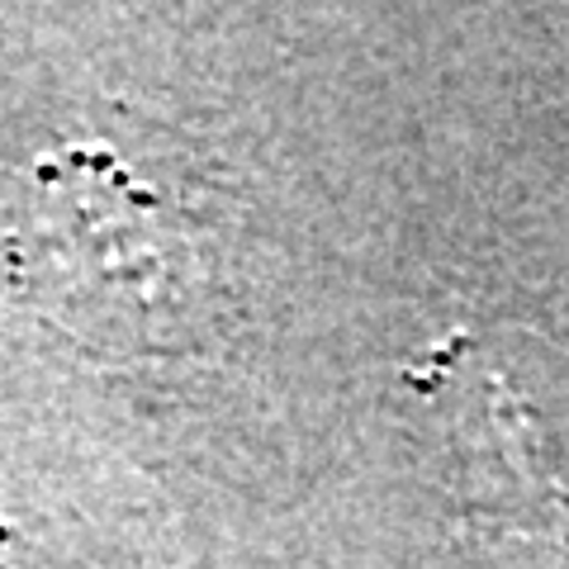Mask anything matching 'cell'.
<instances>
[{"mask_svg": "<svg viewBox=\"0 0 569 569\" xmlns=\"http://www.w3.org/2000/svg\"><path fill=\"white\" fill-rule=\"evenodd\" d=\"M20 299L96 356L200 347L223 295L219 228L110 142H58L20 176L6 228Z\"/></svg>", "mask_w": 569, "mask_h": 569, "instance_id": "1", "label": "cell"}, {"mask_svg": "<svg viewBox=\"0 0 569 569\" xmlns=\"http://www.w3.org/2000/svg\"><path fill=\"white\" fill-rule=\"evenodd\" d=\"M527 347V332L460 328L403 380L441 432L460 508L518 531H556L569 518L565 437L537 403Z\"/></svg>", "mask_w": 569, "mask_h": 569, "instance_id": "2", "label": "cell"}, {"mask_svg": "<svg viewBox=\"0 0 569 569\" xmlns=\"http://www.w3.org/2000/svg\"><path fill=\"white\" fill-rule=\"evenodd\" d=\"M0 569H14V565H0Z\"/></svg>", "mask_w": 569, "mask_h": 569, "instance_id": "3", "label": "cell"}]
</instances>
